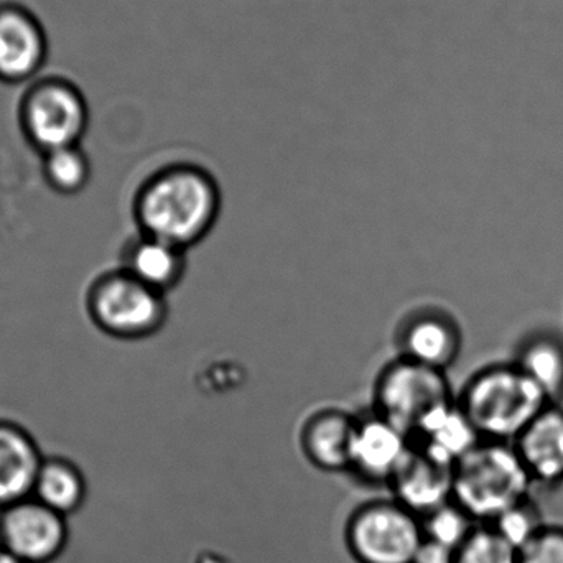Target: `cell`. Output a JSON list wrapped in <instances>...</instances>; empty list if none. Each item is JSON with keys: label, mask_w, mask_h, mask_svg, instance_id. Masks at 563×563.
Returning a JSON list of instances; mask_svg holds the SVG:
<instances>
[{"label": "cell", "mask_w": 563, "mask_h": 563, "mask_svg": "<svg viewBox=\"0 0 563 563\" xmlns=\"http://www.w3.org/2000/svg\"><path fill=\"white\" fill-rule=\"evenodd\" d=\"M420 521H422L423 538L439 542L453 551H456L468 539L473 529L478 525L468 512L463 511L453 501L429 512L420 518Z\"/></svg>", "instance_id": "obj_21"}, {"label": "cell", "mask_w": 563, "mask_h": 563, "mask_svg": "<svg viewBox=\"0 0 563 563\" xmlns=\"http://www.w3.org/2000/svg\"><path fill=\"white\" fill-rule=\"evenodd\" d=\"M43 459L23 427L0 420V509L32 498Z\"/></svg>", "instance_id": "obj_15"}, {"label": "cell", "mask_w": 563, "mask_h": 563, "mask_svg": "<svg viewBox=\"0 0 563 563\" xmlns=\"http://www.w3.org/2000/svg\"><path fill=\"white\" fill-rule=\"evenodd\" d=\"M412 563H455V551L423 538Z\"/></svg>", "instance_id": "obj_25"}, {"label": "cell", "mask_w": 563, "mask_h": 563, "mask_svg": "<svg viewBox=\"0 0 563 563\" xmlns=\"http://www.w3.org/2000/svg\"><path fill=\"white\" fill-rule=\"evenodd\" d=\"M410 442L429 455L455 466L483 439L455 399L423 420L410 437Z\"/></svg>", "instance_id": "obj_17"}, {"label": "cell", "mask_w": 563, "mask_h": 563, "mask_svg": "<svg viewBox=\"0 0 563 563\" xmlns=\"http://www.w3.org/2000/svg\"><path fill=\"white\" fill-rule=\"evenodd\" d=\"M221 208L223 194L214 175L178 162L158 168L141 185L132 210L141 234L188 251L210 236Z\"/></svg>", "instance_id": "obj_1"}, {"label": "cell", "mask_w": 563, "mask_h": 563, "mask_svg": "<svg viewBox=\"0 0 563 563\" xmlns=\"http://www.w3.org/2000/svg\"><path fill=\"white\" fill-rule=\"evenodd\" d=\"M532 485L545 489L563 485V407L549 404L512 442Z\"/></svg>", "instance_id": "obj_12"}, {"label": "cell", "mask_w": 563, "mask_h": 563, "mask_svg": "<svg viewBox=\"0 0 563 563\" xmlns=\"http://www.w3.org/2000/svg\"><path fill=\"white\" fill-rule=\"evenodd\" d=\"M88 311L99 330L118 340L154 336L168 320L167 295L124 269L102 274L88 291Z\"/></svg>", "instance_id": "obj_4"}, {"label": "cell", "mask_w": 563, "mask_h": 563, "mask_svg": "<svg viewBox=\"0 0 563 563\" xmlns=\"http://www.w3.org/2000/svg\"><path fill=\"white\" fill-rule=\"evenodd\" d=\"M410 449L409 435L373 410L357 417L350 473L369 485H389Z\"/></svg>", "instance_id": "obj_10"}, {"label": "cell", "mask_w": 563, "mask_h": 563, "mask_svg": "<svg viewBox=\"0 0 563 563\" xmlns=\"http://www.w3.org/2000/svg\"><path fill=\"white\" fill-rule=\"evenodd\" d=\"M531 478L512 443L483 440L453 466V498L478 525L532 495Z\"/></svg>", "instance_id": "obj_3"}, {"label": "cell", "mask_w": 563, "mask_h": 563, "mask_svg": "<svg viewBox=\"0 0 563 563\" xmlns=\"http://www.w3.org/2000/svg\"><path fill=\"white\" fill-rule=\"evenodd\" d=\"M45 55V35L35 16L20 7H0V79L13 82L30 78Z\"/></svg>", "instance_id": "obj_14"}, {"label": "cell", "mask_w": 563, "mask_h": 563, "mask_svg": "<svg viewBox=\"0 0 563 563\" xmlns=\"http://www.w3.org/2000/svg\"><path fill=\"white\" fill-rule=\"evenodd\" d=\"M544 515L531 496L506 509L489 526L496 529L512 548L522 549L545 528Z\"/></svg>", "instance_id": "obj_22"}, {"label": "cell", "mask_w": 563, "mask_h": 563, "mask_svg": "<svg viewBox=\"0 0 563 563\" xmlns=\"http://www.w3.org/2000/svg\"><path fill=\"white\" fill-rule=\"evenodd\" d=\"M23 131L43 154L78 145L88 125V108L78 89L46 79L30 89L22 106Z\"/></svg>", "instance_id": "obj_7"}, {"label": "cell", "mask_w": 563, "mask_h": 563, "mask_svg": "<svg viewBox=\"0 0 563 563\" xmlns=\"http://www.w3.org/2000/svg\"><path fill=\"white\" fill-rule=\"evenodd\" d=\"M194 563H233L227 555L221 554L218 551H211V549H205L200 554L195 558Z\"/></svg>", "instance_id": "obj_26"}, {"label": "cell", "mask_w": 563, "mask_h": 563, "mask_svg": "<svg viewBox=\"0 0 563 563\" xmlns=\"http://www.w3.org/2000/svg\"><path fill=\"white\" fill-rule=\"evenodd\" d=\"M43 175L53 190L62 195H76L89 184L91 164L85 152L78 145H73L45 154Z\"/></svg>", "instance_id": "obj_20"}, {"label": "cell", "mask_w": 563, "mask_h": 563, "mask_svg": "<svg viewBox=\"0 0 563 563\" xmlns=\"http://www.w3.org/2000/svg\"><path fill=\"white\" fill-rule=\"evenodd\" d=\"M455 563H518V549L493 526L476 525L468 539L456 549Z\"/></svg>", "instance_id": "obj_23"}, {"label": "cell", "mask_w": 563, "mask_h": 563, "mask_svg": "<svg viewBox=\"0 0 563 563\" xmlns=\"http://www.w3.org/2000/svg\"><path fill=\"white\" fill-rule=\"evenodd\" d=\"M423 541L419 516L396 499H371L344 525V544L356 563H412Z\"/></svg>", "instance_id": "obj_6"}, {"label": "cell", "mask_w": 563, "mask_h": 563, "mask_svg": "<svg viewBox=\"0 0 563 563\" xmlns=\"http://www.w3.org/2000/svg\"><path fill=\"white\" fill-rule=\"evenodd\" d=\"M518 563H563V526L545 528L518 551Z\"/></svg>", "instance_id": "obj_24"}, {"label": "cell", "mask_w": 563, "mask_h": 563, "mask_svg": "<svg viewBox=\"0 0 563 563\" xmlns=\"http://www.w3.org/2000/svg\"><path fill=\"white\" fill-rule=\"evenodd\" d=\"M393 498L423 518L453 498V466L412 445L390 479Z\"/></svg>", "instance_id": "obj_11"}, {"label": "cell", "mask_w": 563, "mask_h": 563, "mask_svg": "<svg viewBox=\"0 0 563 563\" xmlns=\"http://www.w3.org/2000/svg\"><path fill=\"white\" fill-rule=\"evenodd\" d=\"M357 417L341 409H321L305 420L300 449L308 463L324 473H350Z\"/></svg>", "instance_id": "obj_13"}, {"label": "cell", "mask_w": 563, "mask_h": 563, "mask_svg": "<svg viewBox=\"0 0 563 563\" xmlns=\"http://www.w3.org/2000/svg\"><path fill=\"white\" fill-rule=\"evenodd\" d=\"M0 563H20L13 555H10L5 549L0 548Z\"/></svg>", "instance_id": "obj_27"}, {"label": "cell", "mask_w": 563, "mask_h": 563, "mask_svg": "<svg viewBox=\"0 0 563 563\" xmlns=\"http://www.w3.org/2000/svg\"><path fill=\"white\" fill-rule=\"evenodd\" d=\"M187 254L188 251L167 241L139 233L122 251L121 269L154 290L168 295L187 276Z\"/></svg>", "instance_id": "obj_16"}, {"label": "cell", "mask_w": 563, "mask_h": 563, "mask_svg": "<svg viewBox=\"0 0 563 563\" xmlns=\"http://www.w3.org/2000/svg\"><path fill=\"white\" fill-rule=\"evenodd\" d=\"M68 542V519L35 498L0 509V548L20 563L56 562Z\"/></svg>", "instance_id": "obj_8"}, {"label": "cell", "mask_w": 563, "mask_h": 563, "mask_svg": "<svg viewBox=\"0 0 563 563\" xmlns=\"http://www.w3.org/2000/svg\"><path fill=\"white\" fill-rule=\"evenodd\" d=\"M516 364L552 404L563 400V336L558 331L538 330L522 338Z\"/></svg>", "instance_id": "obj_18"}, {"label": "cell", "mask_w": 563, "mask_h": 563, "mask_svg": "<svg viewBox=\"0 0 563 563\" xmlns=\"http://www.w3.org/2000/svg\"><path fill=\"white\" fill-rule=\"evenodd\" d=\"M399 356L435 369L456 363L463 347L459 320L443 308H417L406 314L396 333Z\"/></svg>", "instance_id": "obj_9"}, {"label": "cell", "mask_w": 563, "mask_h": 563, "mask_svg": "<svg viewBox=\"0 0 563 563\" xmlns=\"http://www.w3.org/2000/svg\"><path fill=\"white\" fill-rule=\"evenodd\" d=\"M455 399L445 371L397 356L377 374L373 410L410 439L423 420Z\"/></svg>", "instance_id": "obj_5"}, {"label": "cell", "mask_w": 563, "mask_h": 563, "mask_svg": "<svg viewBox=\"0 0 563 563\" xmlns=\"http://www.w3.org/2000/svg\"><path fill=\"white\" fill-rule=\"evenodd\" d=\"M32 498L68 519L81 511L88 498L85 473L71 460L46 456L36 475Z\"/></svg>", "instance_id": "obj_19"}, {"label": "cell", "mask_w": 563, "mask_h": 563, "mask_svg": "<svg viewBox=\"0 0 563 563\" xmlns=\"http://www.w3.org/2000/svg\"><path fill=\"white\" fill-rule=\"evenodd\" d=\"M456 402L483 440L505 443L515 442L552 404L515 361L476 371L456 396Z\"/></svg>", "instance_id": "obj_2"}]
</instances>
